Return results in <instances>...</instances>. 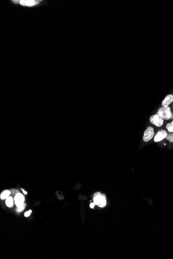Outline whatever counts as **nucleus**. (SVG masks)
Instances as JSON below:
<instances>
[{
    "label": "nucleus",
    "instance_id": "f257e3e1",
    "mask_svg": "<svg viewBox=\"0 0 173 259\" xmlns=\"http://www.w3.org/2000/svg\"><path fill=\"white\" fill-rule=\"evenodd\" d=\"M157 114L163 120H168L173 118V114L169 106H164L158 109Z\"/></svg>",
    "mask_w": 173,
    "mask_h": 259
},
{
    "label": "nucleus",
    "instance_id": "f03ea898",
    "mask_svg": "<svg viewBox=\"0 0 173 259\" xmlns=\"http://www.w3.org/2000/svg\"><path fill=\"white\" fill-rule=\"evenodd\" d=\"M94 203L95 205L100 207H104L106 205V200L104 196L100 195V193H96L94 195Z\"/></svg>",
    "mask_w": 173,
    "mask_h": 259
},
{
    "label": "nucleus",
    "instance_id": "7ed1b4c3",
    "mask_svg": "<svg viewBox=\"0 0 173 259\" xmlns=\"http://www.w3.org/2000/svg\"><path fill=\"white\" fill-rule=\"evenodd\" d=\"M154 134V133L153 128L151 126L148 127L146 129L145 132H144L143 136V140L145 142L149 141L153 137Z\"/></svg>",
    "mask_w": 173,
    "mask_h": 259
},
{
    "label": "nucleus",
    "instance_id": "20e7f679",
    "mask_svg": "<svg viewBox=\"0 0 173 259\" xmlns=\"http://www.w3.org/2000/svg\"><path fill=\"white\" fill-rule=\"evenodd\" d=\"M15 3H18L19 4L24 6L32 7L37 5L39 3V1L36 0H20V1H13Z\"/></svg>",
    "mask_w": 173,
    "mask_h": 259
},
{
    "label": "nucleus",
    "instance_id": "39448f33",
    "mask_svg": "<svg viewBox=\"0 0 173 259\" xmlns=\"http://www.w3.org/2000/svg\"><path fill=\"white\" fill-rule=\"evenodd\" d=\"M150 122L151 123L157 127L162 126L164 123L163 120L158 116V115L157 113L150 117Z\"/></svg>",
    "mask_w": 173,
    "mask_h": 259
},
{
    "label": "nucleus",
    "instance_id": "423d86ee",
    "mask_svg": "<svg viewBox=\"0 0 173 259\" xmlns=\"http://www.w3.org/2000/svg\"><path fill=\"white\" fill-rule=\"evenodd\" d=\"M167 136V132L163 129H161L158 131L155 135L154 138V141L155 142H157L162 141L164 139L166 138Z\"/></svg>",
    "mask_w": 173,
    "mask_h": 259
},
{
    "label": "nucleus",
    "instance_id": "0eeeda50",
    "mask_svg": "<svg viewBox=\"0 0 173 259\" xmlns=\"http://www.w3.org/2000/svg\"><path fill=\"white\" fill-rule=\"evenodd\" d=\"M14 200H15V202L16 205L18 207H20V206H22V205H23L24 201V198L22 194L18 193L15 196Z\"/></svg>",
    "mask_w": 173,
    "mask_h": 259
},
{
    "label": "nucleus",
    "instance_id": "6e6552de",
    "mask_svg": "<svg viewBox=\"0 0 173 259\" xmlns=\"http://www.w3.org/2000/svg\"><path fill=\"white\" fill-rule=\"evenodd\" d=\"M173 102V95L169 94L167 95L162 102V107L169 106L171 103Z\"/></svg>",
    "mask_w": 173,
    "mask_h": 259
},
{
    "label": "nucleus",
    "instance_id": "1a4fd4ad",
    "mask_svg": "<svg viewBox=\"0 0 173 259\" xmlns=\"http://www.w3.org/2000/svg\"><path fill=\"white\" fill-rule=\"evenodd\" d=\"M6 204L8 207H11L13 205V199L12 197H8L6 200Z\"/></svg>",
    "mask_w": 173,
    "mask_h": 259
},
{
    "label": "nucleus",
    "instance_id": "9d476101",
    "mask_svg": "<svg viewBox=\"0 0 173 259\" xmlns=\"http://www.w3.org/2000/svg\"><path fill=\"white\" fill-rule=\"evenodd\" d=\"M10 192L9 190H5L4 191L1 195V199L2 200L7 199L8 196L10 195Z\"/></svg>",
    "mask_w": 173,
    "mask_h": 259
},
{
    "label": "nucleus",
    "instance_id": "9b49d317",
    "mask_svg": "<svg viewBox=\"0 0 173 259\" xmlns=\"http://www.w3.org/2000/svg\"><path fill=\"white\" fill-rule=\"evenodd\" d=\"M166 128L167 129L168 131L170 133L173 132V121L171 123H168L166 126Z\"/></svg>",
    "mask_w": 173,
    "mask_h": 259
},
{
    "label": "nucleus",
    "instance_id": "f8f14e48",
    "mask_svg": "<svg viewBox=\"0 0 173 259\" xmlns=\"http://www.w3.org/2000/svg\"><path fill=\"white\" fill-rule=\"evenodd\" d=\"M166 139L170 142H173V134H170L168 135L167 134V136L166 137Z\"/></svg>",
    "mask_w": 173,
    "mask_h": 259
},
{
    "label": "nucleus",
    "instance_id": "ddd939ff",
    "mask_svg": "<svg viewBox=\"0 0 173 259\" xmlns=\"http://www.w3.org/2000/svg\"><path fill=\"white\" fill-rule=\"evenodd\" d=\"M25 206V204H23V205H22V206H20V207H18L17 208V212H20L22 211L24 209Z\"/></svg>",
    "mask_w": 173,
    "mask_h": 259
},
{
    "label": "nucleus",
    "instance_id": "4468645a",
    "mask_svg": "<svg viewBox=\"0 0 173 259\" xmlns=\"http://www.w3.org/2000/svg\"><path fill=\"white\" fill-rule=\"evenodd\" d=\"M31 213H32V211H31V210H30V211H27V212H26L24 213V216H25V217H28V216H29L30 215V214H31Z\"/></svg>",
    "mask_w": 173,
    "mask_h": 259
},
{
    "label": "nucleus",
    "instance_id": "2eb2a0df",
    "mask_svg": "<svg viewBox=\"0 0 173 259\" xmlns=\"http://www.w3.org/2000/svg\"><path fill=\"white\" fill-rule=\"evenodd\" d=\"M95 205V204L94 203H91V204H90V207H91V208H94V207Z\"/></svg>",
    "mask_w": 173,
    "mask_h": 259
},
{
    "label": "nucleus",
    "instance_id": "dca6fc26",
    "mask_svg": "<svg viewBox=\"0 0 173 259\" xmlns=\"http://www.w3.org/2000/svg\"><path fill=\"white\" fill-rule=\"evenodd\" d=\"M22 191H23V192L25 195H26V194H27V192H26V191H25V190H24L23 189H22Z\"/></svg>",
    "mask_w": 173,
    "mask_h": 259
},
{
    "label": "nucleus",
    "instance_id": "f3484780",
    "mask_svg": "<svg viewBox=\"0 0 173 259\" xmlns=\"http://www.w3.org/2000/svg\"><path fill=\"white\" fill-rule=\"evenodd\" d=\"M172 109H173V105H172Z\"/></svg>",
    "mask_w": 173,
    "mask_h": 259
}]
</instances>
